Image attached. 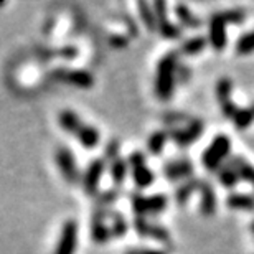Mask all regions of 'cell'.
I'll return each instance as SVG.
<instances>
[{"mask_svg": "<svg viewBox=\"0 0 254 254\" xmlns=\"http://www.w3.org/2000/svg\"><path fill=\"white\" fill-rule=\"evenodd\" d=\"M137 8H139V15L142 18V22H144L145 28L149 30V32H155L157 30V17H155V12L152 10V7L149 3L145 2H139L137 3Z\"/></svg>", "mask_w": 254, "mask_h": 254, "instance_id": "obj_25", "label": "cell"}, {"mask_svg": "<svg viewBox=\"0 0 254 254\" xmlns=\"http://www.w3.org/2000/svg\"><path fill=\"white\" fill-rule=\"evenodd\" d=\"M109 43L113 45V47H116V48H121V47H126L127 40L124 37H111Z\"/></svg>", "mask_w": 254, "mask_h": 254, "instance_id": "obj_35", "label": "cell"}, {"mask_svg": "<svg viewBox=\"0 0 254 254\" xmlns=\"http://www.w3.org/2000/svg\"><path fill=\"white\" fill-rule=\"evenodd\" d=\"M167 137H169V134H167L165 130H157L149 137V140H147V149H149L152 155H159L160 152L164 150Z\"/></svg>", "mask_w": 254, "mask_h": 254, "instance_id": "obj_26", "label": "cell"}, {"mask_svg": "<svg viewBox=\"0 0 254 254\" xmlns=\"http://www.w3.org/2000/svg\"><path fill=\"white\" fill-rule=\"evenodd\" d=\"M206 43H208V40L205 37L189 38L180 45V53L185 55V57H195V55H198L206 48Z\"/></svg>", "mask_w": 254, "mask_h": 254, "instance_id": "obj_21", "label": "cell"}, {"mask_svg": "<svg viewBox=\"0 0 254 254\" xmlns=\"http://www.w3.org/2000/svg\"><path fill=\"white\" fill-rule=\"evenodd\" d=\"M108 216L111 218V236H114V238H121V236H124L126 235V231H127V223L124 220V216L121 215V213L118 211H114V210H109L108 211Z\"/></svg>", "mask_w": 254, "mask_h": 254, "instance_id": "obj_24", "label": "cell"}, {"mask_svg": "<svg viewBox=\"0 0 254 254\" xmlns=\"http://www.w3.org/2000/svg\"><path fill=\"white\" fill-rule=\"evenodd\" d=\"M50 78L58 83H64L76 88H91L94 84V78L91 73L84 69H66V68H57L50 73Z\"/></svg>", "mask_w": 254, "mask_h": 254, "instance_id": "obj_4", "label": "cell"}, {"mask_svg": "<svg viewBox=\"0 0 254 254\" xmlns=\"http://www.w3.org/2000/svg\"><path fill=\"white\" fill-rule=\"evenodd\" d=\"M231 150V139L225 134L216 135L211 140V144L206 147V150L203 152V165L206 170L210 172H218L225 165V159L230 155Z\"/></svg>", "mask_w": 254, "mask_h": 254, "instance_id": "obj_2", "label": "cell"}, {"mask_svg": "<svg viewBox=\"0 0 254 254\" xmlns=\"http://www.w3.org/2000/svg\"><path fill=\"white\" fill-rule=\"evenodd\" d=\"M74 137L83 144L84 149H94V147L99 144V139H101L99 130L96 129V127L84 124V123L79 127V130L74 134Z\"/></svg>", "mask_w": 254, "mask_h": 254, "instance_id": "obj_17", "label": "cell"}, {"mask_svg": "<svg viewBox=\"0 0 254 254\" xmlns=\"http://www.w3.org/2000/svg\"><path fill=\"white\" fill-rule=\"evenodd\" d=\"M179 55L170 52L157 64L154 89L157 98L162 101H169L174 94L177 83V71H179Z\"/></svg>", "mask_w": 254, "mask_h": 254, "instance_id": "obj_1", "label": "cell"}, {"mask_svg": "<svg viewBox=\"0 0 254 254\" xmlns=\"http://www.w3.org/2000/svg\"><path fill=\"white\" fill-rule=\"evenodd\" d=\"M103 174H104V160L96 159V160L91 162L88 170L84 172V177H83V189L88 195L96 196Z\"/></svg>", "mask_w": 254, "mask_h": 254, "instance_id": "obj_12", "label": "cell"}, {"mask_svg": "<svg viewBox=\"0 0 254 254\" xmlns=\"http://www.w3.org/2000/svg\"><path fill=\"white\" fill-rule=\"evenodd\" d=\"M175 13H177V18H179V22L184 25V27L187 28H191V30H195V28H200V25H201V20H198L195 15H193L190 12V8L187 7V5H182L179 3L175 7Z\"/></svg>", "mask_w": 254, "mask_h": 254, "instance_id": "obj_22", "label": "cell"}, {"mask_svg": "<svg viewBox=\"0 0 254 254\" xmlns=\"http://www.w3.org/2000/svg\"><path fill=\"white\" fill-rule=\"evenodd\" d=\"M231 91H233V83L230 78H221L216 83V99L220 106L230 103L231 101Z\"/></svg>", "mask_w": 254, "mask_h": 254, "instance_id": "obj_27", "label": "cell"}, {"mask_svg": "<svg viewBox=\"0 0 254 254\" xmlns=\"http://www.w3.org/2000/svg\"><path fill=\"white\" fill-rule=\"evenodd\" d=\"M226 205L231 210H254V196L246 193H231L226 198Z\"/></svg>", "mask_w": 254, "mask_h": 254, "instance_id": "obj_20", "label": "cell"}, {"mask_svg": "<svg viewBox=\"0 0 254 254\" xmlns=\"http://www.w3.org/2000/svg\"><path fill=\"white\" fill-rule=\"evenodd\" d=\"M251 111H253V114H254V104L251 106Z\"/></svg>", "mask_w": 254, "mask_h": 254, "instance_id": "obj_38", "label": "cell"}, {"mask_svg": "<svg viewBox=\"0 0 254 254\" xmlns=\"http://www.w3.org/2000/svg\"><path fill=\"white\" fill-rule=\"evenodd\" d=\"M201 185H203V182L201 180H196V179H191L189 182H185L184 185H180L179 189H177L175 191V200L179 205H185L187 201H189V198L195 193L196 190L200 191L201 189Z\"/></svg>", "mask_w": 254, "mask_h": 254, "instance_id": "obj_19", "label": "cell"}, {"mask_svg": "<svg viewBox=\"0 0 254 254\" xmlns=\"http://www.w3.org/2000/svg\"><path fill=\"white\" fill-rule=\"evenodd\" d=\"M218 180H220V184L225 187V189H235L238 185V182H240V177H238L236 170L233 169V167L225 164L218 170Z\"/></svg>", "mask_w": 254, "mask_h": 254, "instance_id": "obj_23", "label": "cell"}, {"mask_svg": "<svg viewBox=\"0 0 254 254\" xmlns=\"http://www.w3.org/2000/svg\"><path fill=\"white\" fill-rule=\"evenodd\" d=\"M106 210L104 208H96V211L93 213V218H91V236H93V241L98 243V245H103V243L109 241L111 238V228L106 225Z\"/></svg>", "mask_w": 254, "mask_h": 254, "instance_id": "obj_13", "label": "cell"}, {"mask_svg": "<svg viewBox=\"0 0 254 254\" xmlns=\"http://www.w3.org/2000/svg\"><path fill=\"white\" fill-rule=\"evenodd\" d=\"M226 164L236 170L240 180L250 182V184L254 187V167L245 159V157H240V155L230 157V159L226 160Z\"/></svg>", "mask_w": 254, "mask_h": 254, "instance_id": "obj_16", "label": "cell"}, {"mask_svg": "<svg viewBox=\"0 0 254 254\" xmlns=\"http://www.w3.org/2000/svg\"><path fill=\"white\" fill-rule=\"evenodd\" d=\"M58 123L71 135H74L76 132L79 130V127L83 126V121L79 119V116L76 114V113H73V111H69V109H64V111L60 113Z\"/></svg>", "mask_w": 254, "mask_h": 254, "instance_id": "obj_18", "label": "cell"}, {"mask_svg": "<svg viewBox=\"0 0 254 254\" xmlns=\"http://www.w3.org/2000/svg\"><path fill=\"white\" fill-rule=\"evenodd\" d=\"M134 228H135V231L139 233L140 236L152 238V240L165 243V245H169V243H170L169 231H167L164 226L154 225V223L147 221L144 216H137L135 218V220H134Z\"/></svg>", "mask_w": 254, "mask_h": 254, "instance_id": "obj_11", "label": "cell"}, {"mask_svg": "<svg viewBox=\"0 0 254 254\" xmlns=\"http://www.w3.org/2000/svg\"><path fill=\"white\" fill-rule=\"evenodd\" d=\"M253 52H254V30L253 32L245 33L236 43V53L238 55H250Z\"/></svg>", "mask_w": 254, "mask_h": 254, "instance_id": "obj_30", "label": "cell"}, {"mask_svg": "<svg viewBox=\"0 0 254 254\" xmlns=\"http://www.w3.org/2000/svg\"><path fill=\"white\" fill-rule=\"evenodd\" d=\"M50 55L48 57L52 58H64V60H73L78 57V50H76L74 47H63V48H58V50H50L48 52Z\"/></svg>", "mask_w": 254, "mask_h": 254, "instance_id": "obj_32", "label": "cell"}, {"mask_svg": "<svg viewBox=\"0 0 254 254\" xmlns=\"http://www.w3.org/2000/svg\"><path fill=\"white\" fill-rule=\"evenodd\" d=\"M226 20L221 13H213L208 20V42L216 52L226 48L228 45V33H226Z\"/></svg>", "mask_w": 254, "mask_h": 254, "instance_id": "obj_6", "label": "cell"}, {"mask_svg": "<svg viewBox=\"0 0 254 254\" xmlns=\"http://www.w3.org/2000/svg\"><path fill=\"white\" fill-rule=\"evenodd\" d=\"M111 175H113L114 184L118 187L124 184L126 175H127V164L121 159V157H118V159H114L111 162Z\"/></svg>", "mask_w": 254, "mask_h": 254, "instance_id": "obj_28", "label": "cell"}, {"mask_svg": "<svg viewBox=\"0 0 254 254\" xmlns=\"http://www.w3.org/2000/svg\"><path fill=\"white\" fill-rule=\"evenodd\" d=\"M130 203L134 211L139 216L144 215H159L167 208V196L159 193V195H152V196H142L139 193L130 196Z\"/></svg>", "mask_w": 254, "mask_h": 254, "instance_id": "obj_3", "label": "cell"}, {"mask_svg": "<svg viewBox=\"0 0 254 254\" xmlns=\"http://www.w3.org/2000/svg\"><path fill=\"white\" fill-rule=\"evenodd\" d=\"M129 165L132 170V179H134L135 185L139 189H147L154 182V174L145 164V159L140 152H132L129 157Z\"/></svg>", "mask_w": 254, "mask_h": 254, "instance_id": "obj_7", "label": "cell"}, {"mask_svg": "<svg viewBox=\"0 0 254 254\" xmlns=\"http://www.w3.org/2000/svg\"><path fill=\"white\" fill-rule=\"evenodd\" d=\"M240 111V108L233 103V101H230V103H226V104H223L221 106V113H223V116L225 118H228V119H231L233 121V118L236 116V113Z\"/></svg>", "mask_w": 254, "mask_h": 254, "instance_id": "obj_34", "label": "cell"}, {"mask_svg": "<svg viewBox=\"0 0 254 254\" xmlns=\"http://www.w3.org/2000/svg\"><path fill=\"white\" fill-rule=\"evenodd\" d=\"M126 254H165V253L154 251V250H129Z\"/></svg>", "mask_w": 254, "mask_h": 254, "instance_id": "obj_36", "label": "cell"}, {"mask_svg": "<svg viewBox=\"0 0 254 254\" xmlns=\"http://www.w3.org/2000/svg\"><path fill=\"white\" fill-rule=\"evenodd\" d=\"M253 121H254V114L251 108H245L236 113V116L233 118V124H235L236 129L243 130V129H248V127L253 124Z\"/></svg>", "mask_w": 254, "mask_h": 254, "instance_id": "obj_29", "label": "cell"}, {"mask_svg": "<svg viewBox=\"0 0 254 254\" xmlns=\"http://www.w3.org/2000/svg\"><path fill=\"white\" fill-rule=\"evenodd\" d=\"M216 210V193L215 189L203 182L201 189H200V211L203 216H213Z\"/></svg>", "mask_w": 254, "mask_h": 254, "instance_id": "obj_15", "label": "cell"}, {"mask_svg": "<svg viewBox=\"0 0 254 254\" xmlns=\"http://www.w3.org/2000/svg\"><path fill=\"white\" fill-rule=\"evenodd\" d=\"M154 12H155V17H157V28H159L162 37L174 38V40L182 37V30L169 20L165 2H155L154 3Z\"/></svg>", "mask_w": 254, "mask_h": 254, "instance_id": "obj_10", "label": "cell"}, {"mask_svg": "<svg viewBox=\"0 0 254 254\" xmlns=\"http://www.w3.org/2000/svg\"><path fill=\"white\" fill-rule=\"evenodd\" d=\"M119 193L118 190H108L104 193H101V195H96V203H98V208H108L109 205H113V203L118 200Z\"/></svg>", "mask_w": 254, "mask_h": 254, "instance_id": "obj_31", "label": "cell"}, {"mask_svg": "<svg viewBox=\"0 0 254 254\" xmlns=\"http://www.w3.org/2000/svg\"><path fill=\"white\" fill-rule=\"evenodd\" d=\"M251 231H253V233H254V221H253V223H251Z\"/></svg>", "mask_w": 254, "mask_h": 254, "instance_id": "obj_37", "label": "cell"}, {"mask_svg": "<svg viewBox=\"0 0 254 254\" xmlns=\"http://www.w3.org/2000/svg\"><path fill=\"white\" fill-rule=\"evenodd\" d=\"M57 164L60 167V170H62L63 177L66 179V182H69V184H78L79 172H78V165H76L73 152L69 149H64V147H58Z\"/></svg>", "mask_w": 254, "mask_h": 254, "instance_id": "obj_9", "label": "cell"}, {"mask_svg": "<svg viewBox=\"0 0 254 254\" xmlns=\"http://www.w3.org/2000/svg\"><path fill=\"white\" fill-rule=\"evenodd\" d=\"M223 17H225L226 23H241L246 18V12L245 8H233L223 12Z\"/></svg>", "mask_w": 254, "mask_h": 254, "instance_id": "obj_33", "label": "cell"}, {"mask_svg": "<svg viewBox=\"0 0 254 254\" xmlns=\"http://www.w3.org/2000/svg\"><path fill=\"white\" fill-rule=\"evenodd\" d=\"M76 246H78V225L74 220H68L62 228L57 250L53 254H74Z\"/></svg>", "mask_w": 254, "mask_h": 254, "instance_id": "obj_8", "label": "cell"}, {"mask_svg": "<svg viewBox=\"0 0 254 254\" xmlns=\"http://www.w3.org/2000/svg\"><path fill=\"white\" fill-rule=\"evenodd\" d=\"M164 174L169 180L177 182L182 179H189L193 174V164L187 159L180 160H172L169 164H165L164 167Z\"/></svg>", "mask_w": 254, "mask_h": 254, "instance_id": "obj_14", "label": "cell"}, {"mask_svg": "<svg viewBox=\"0 0 254 254\" xmlns=\"http://www.w3.org/2000/svg\"><path fill=\"white\" fill-rule=\"evenodd\" d=\"M203 129H205V124H203L201 119H190L184 127H172L170 137L180 147H187L193 144L196 139H200Z\"/></svg>", "mask_w": 254, "mask_h": 254, "instance_id": "obj_5", "label": "cell"}]
</instances>
